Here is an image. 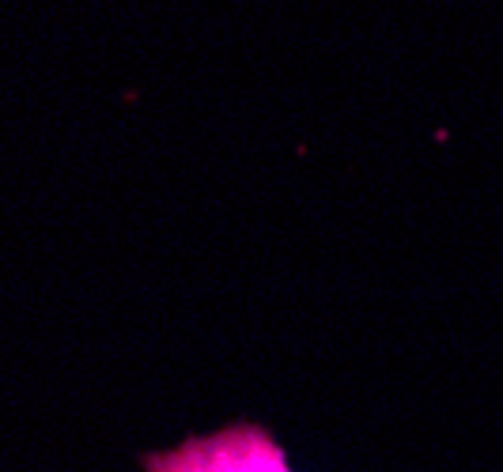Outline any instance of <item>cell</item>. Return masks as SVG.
Masks as SVG:
<instances>
[{"label":"cell","instance_id":"cell-1","mask_svg":"<svg viewBox=\"0 0 503 472\" xmlns=\"http://www.w3.org/2000/svg\"><path fill=\"white\" fill-rule=\"evenodd\" d=\"M148 472H291L277 438L254 423H231L220 435L190 438L170 454H144Z\"/></svg>","mask_w":503,"mask_h":472}]
</instances>
